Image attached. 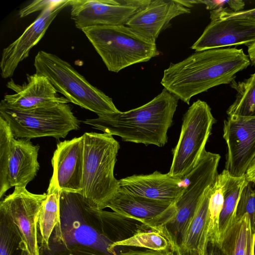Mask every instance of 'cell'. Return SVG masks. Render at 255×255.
<instances>
[{
    "instance_id": "20",
    "label": "cell",
    "mask_w": 255,
    "mask_h": 255,
    "mask_svg": "<svg viewBox=\"0 0 255 255\" xmlns=\"http://www.w3.org/2000/svg\"><path fill=\"white\" fill-rule=\"evenodd\" d=\"M190 12V8L185 6L181 0H150L148 4L135 14L126 26L155 43L159 34L169 26L173 18Z\"/></svg>"
},
{
    "instance_id": "7",
    "label": "cell",
    "mask_w": 255,
    "mask_h": 255,
    "mask_svg": "<svg viewBox=\"0 0 255 255\" xmlns=\"http://www.w3.org/2000/svg\"><path fill=\"white\" fill-rule=\"evenodd\" d=\"M0 117L7 123L16 138L50 136L59 139L80 128V121L68 103L22 110L10 107L1 101Z\"/></svg>"
},
{
    "instance_id": "30",
    "label": "cell",
    "mask_w": 255,
    "mask_h": 255,
    "mask_svg": "<svg viewBox=\"0 0 255 255\" xmlns=\"http://www.w3.org/2000/svg\"><path fill=\"white\" fill-rule=\"evenodd\" d=\"M240 18L248 19L255 22V8L246 10L234 11L228 7L210 11L211 21L217 19Z\"/></svg>"
},
{
    "instance_id": "22",
    "label": "cell",
    "mask_w": 255,
    "mask_h": 255,
    "mask_svg": "<svg viewBox=\"0 0 255 255\" xmlns=\"http://www.w3.org/2000/svg\"><path fill=\"white\" fill-rule=\"evenodd\" d=\"M60 190L51 178L47 197L41 208L37 223L39 249L46 248L50 236L60 220Z\"/></svg>"
},
{
    "instance_id": "11",
    "label": "cell",
    "mask_w": 255,
    "mask_h": 255,
    "mask_svg": "<svg viewBox=\"0 0 255 255\" xmlns=\"http://www.w3.org/2000/svg\"><path fill=\"white\" fill-rule=\"evenodd\" d=\"M150 0H71V18L81 30L97 25H126Z\"/></svg>"
},
{
    "instance_id": "5",
    "label": "cell",
    "mask_w": 255,
    "mask_h": 255,
    "mask_svg": "<svg viewBox=\"0 0 255 255\" xmlns=\"http://www.w3.org/2000/svg\"><path fill=\"white\" fill-rule=\"evenodd\" d=\"M34 66L36 73L45 76L56 90L74 104L98 116L120 112L111 98L90 84L70 63L58 56L39 51Z\"/></svg>"
},
{
    "instance_id": "16",
    "label": "cell",
    "mask_w": 255,
    "mask_h": 255,
    "mask_svg": "<svg viewBox=\"0 0 255 255\" xmlns=\"http://www.w3.org/2000/svg\"><path fill=\"white\" fill-rule=\"evenodd\" d=\"M255 42V22L240 18L212 20L191 48L195 51Z\"/></svg>"
},
{
    "instance_id": "29",
    "label": "cell",
    "mask_w": 255,
    "mask_h": 255,
    "mask_svg": "<svg viewBox=\"0 0 255 255\" xmlns=\"http://www.w3.org/2000/svg\"><path fill=\"white\" fill-rule=\"evenodd\" d=\"M251 183L248 182L242 191L237 207L236 218L247 214L252 230L255 233V189Z\"/></svg>"
},
{
    "instance_id": "37",
    "label": "cell",
    "mask_w": 255,
    "mask_h": 255,
    "mask_svg": "<svg viewBox=\"0 0 255 255\" xmlns=\"http://www.w3.org/2000/svg\"><path fill=\"white\" fill-rule=\"evenodd\" d=\"M252 64L255 67V60Z\"/></svg>"
},
{
    "instance_id": "10",
    "label": "cell",
    "mask_w": 255,
    "mask_h": 255,
    "mask_svg": "<svg viewBox=\"0 0 255 255\" xmlns=\"http://www.w3.org/2000/svg\"><path fill=\"white\" fill-rule=\"evenodd\" d=\"M215 179V175L211 170L201 166L196 167L186 176L185 189L175 204L174 215L157 230L168 241L174 253L182 245L205 192Z\"/></svg>"
},
{
    "instance_id": "13",
    "label": "cell",
    "mask_w": 255,
    "mask_h": 255,
    "mask_svg": "<svg viewBox=\"0 0 255 255\" xmlns=\"http://www.w3.org/2000/svg\"><path fill=\"white\" fill-rule=\"evenodd\" d=\"M223 138L227 146L225 169L233 176L245 175L255 156V116H228Z\"/></svg>"
},
{
    "instance_id": "26",
    "label": "cell",
    "mask_w": 255,
    "mask_h": 255,
    "mask_svg": "<svg viewBox=\"0 0 255 255\" xmlns=\"http://www.w3.org/2000/svg\"><path fill=\"white\" fill-rule=\"evenodd\" d=\"M231 87L237 91L235 101L227 111L228 116H255V72L241 82L234 80Z\"/></svg>"
},
{
    "instance_id": "18",
    "label": "cell",
    "mask_w": 255,
    "mask_h": 255,
    "mask_svg": "<svg viewBox=\"0 0 255 255\" xmlns=\"http://www.w3.org/2000/svg\"><path fill=\"white\" fill-rule=\"evenodd\" d=\"M119 188L147 198L175 204L183 193V178L155 171L146 175H133L119 180Z\"/></svg>"
},
{
    "instance_id": "35",
    "label": "cell",
    "mask_w": 255,
    "mask_h": 255,
    "mask_svg": "<svg viewBox=\"0 0 255 255\" xmlns=\"http://www.w3.org/2000/svg\"><path fill=\"white\" fill-rule=\"evenodd\" d=\"M246 176L250 182L255 184V156L247 170Z\"/></svg>"
},
{
    "instance_id": "9",
    "label": "cell",
    "mask_w": 255,
    "mask_h": 255,
    "mask_svg": "<svg viewBox=\"0 0 255 255\" xmlns=\"http://www.w3.org/2000/svg\"><path fill=\"white\" fill-rule=\"evenodd\" d=\"M39 146L30 139L16 138L0 117V198L11 187H26L36 176L40 165Z\"/></svg>"
},
{
    "instance_id": "27",
    "label": "cell",
    "mask_w": 255,
    "mask_h": 255,
    "mask_svg": "<svg viewBox=\"0 0 255 255\" xmlns=\"http://www.w3.org/2000/svg\"><path fill=\"white\" fill-rule=\"evenodd\" d=\"M0 255H21L26 249L17 228L1 211H0Z\"/></svg>"
},
{
    "instance_id": "33",
    "label": "cell",
    "mask_w": 255,
    "mask_h": 255,
    "mask_svg": "<svg viewBox=\"0 0 255 255\" xmlns=\"http://www.w3.org/2000/svg\"><path fill=\"white\" fill-rule=\"evenodd\" d=\"M204 255H227L217 242H209Z\"/></svg>"
},
{
    "instance_id": "1",
    "label": "cell",
    "mask_w": 255,
    "mask_h": 255,
    "mask_svg": "<svg viewBox=\"0 0 255 255\" xmlns=\"http://www.w3.org/2000/svg\"><path fill=\"white\" fill-rule=\"evenodd\" d=\"M60 220L39 255H115L106 211L90 207L78 193L60 191Z\"/></svg>"
},
{
    "instance_id": "36",
    "label": "cell",
    "mask_w": 255,
    "mask_h": 255,
    "mask_svg": "<svg viewBox=\"0 0 255 255\" xmlns=\"http://www.w3.org/2000/svg\"><path fill=\"white\" fill-rule=\"evenodd\" d=\"M248 47V56L252 64L255 60V42Z\"/></svg>"
},
{
    "instance_id": "15",
    "label": "cell",
    "mask_w": 255,
    "mask_h": 255,
    "mask_svg": "<svg viewBox=\"0 0 255 255\" xmlns=\"http://www.w3.org/2000/svg\"><path fill=\"white\" fill-rule=\"evenodd\" d=\"M107 207L139 221L150 230L156 231L166 223L176 212L175 204L133 194L120 188Z\"/></svg>"
},
{
    "instance_id": "34",
    "label": "cell",
    "mask_w": 255,
    "mask_h": 255,
    "mask_svg": "<svg viewBox=\"0 0 255 255\" xmlns=\"http://www.w3.org/2000/svg\"><path fill=\"white\" fill-rule=\"evenodd\" d=\"M176 255H204V253L197 249H192L181 246L175 252Z\"/></svg>"
},
{
    "instance_id": "12",
    "label": "cell",
    "mask_w": 255,
    "mask_h": 255,
    "mask_svg": "<svg viewBox=\"0 0 255 255\" xmlns=\"http://www.w3.org/2000/svg\"><path fill=\"white\" fill-rule=\"evenodd\" d=\"M47 193L36 194L26 187L14 191L0 202V211L5 213L17 228L29 255H39L37 223Z\"/></svg>"
},
{
    "instance_id": "28",
    "label": "cell",
    "mask_w": 255,
    "mask_h": 255,
    "mask_svg": "<svg viewBox=\"0 0 255 255\" xmlns=\"http://www.w3.org/2000/svg\"><path fill=\"white\" fill-rule=\"evenodd\" d=\"M120 246L139 247L157 251L171 250V245L165 237L159 232L151 230L139 232L125 240L115 243L112 245V248L116 250V248Z\"/></svg>"
},
{
    "instance_id": "31",
    "label": "cell",
    "mask_w": 255,
    "mask_h": 255,
    "mask_svg": "<svg viewBox=\"0 0 255 255\" xmlns=\"http://www.w3.org/2000/svg\"><path fill=\"white\" fill-rule=\"evenodd\" d=\"M60 0H36L27 5L19 12L20 18L25 17L36 11L41 12L45 9L58 4Z\"/></svg>"
},
{
    "instance_id": "8",
    "label": "cell",
    "mask_w": 255,
    "mask_h": 255,
    "mask_svg": "<svg viewBox=\"0 0 255 255\" xmlns=\"http://www.w3.org/2000/svg\"><path fill=\"white\" fill-rule=\"evenodd\" d=\"M216 121L206 102L198 100L189 107L183 115L179 138L172 151L170 175L182 178L196 167Z\"/></svg>"
},
{
    "instance_id": "4",
    "label": "cell",
    "mask_w": 255,
    "mask_h": 255,
    "mask_svg": "<svg viewBox=\"0 0 255 255\" xmlns=\"http://www.w3.org/2000/svg\"><path fill=\"white\" fill-rule=\"evenodd\" d=\"M82 195L91 208L103 210L119 189L114 176L119 142L105 133L85 132Z\"/></svg>"
},
{
    "instance_id": "6",
    "label": "cell",
    "mask_w": 255,
    "mask_h": 255,
    "mask_svg": "<svg viewBox=\"0 0 255 255\" xmlns=\"http://www.w3.org/2000/svg\"><path fill=\"white\" fill-rule=\"evenodd\" d=\"M82 31L111 72L118 73L159 54L155 43L126 25H97Z\"/></svg>"
},
{
    "instance_id": "2",
    "label": "cell",
    "mask_w": 255,
    "mask_h": 255,
    "mask_svg": "<svg viewBox=\"0 0 255 255\" xmlns=\"http://www.w3.org/2000/svg\"><path fill=\"white\" fill-rule=\"evenodd\" d=\"M251 64L242 49L221 48L195 53L164 70L161 84L189 105L191 98L222 84H230L237 73Z\"/></svg>"
},
{
    "instance_id": "32",
    "label": "cell",
    "mask_w": 255,
    "mask_h": 255,
    "mask_svg": "<svg viewBox=\"0 0 255 255\" xmlns=\"http://www.w3.org/2000/svg\"><path fill=\"white\" fill-rule=\"evenodd\" d=\"M174 253L171 250L163 251H152L148 249L145 250L121 251L115 255H175Z\"/></svg>"
},
{
    "instance_id": "19",
    "label": "cell",
    "mask_w": 255,
    "mask_h": 255,
    "mask_svg": "<svg viewBox=\"0 0 255 255\" xmlns=\"http://www.w3.org/2000/svg\"><path fill=\"white\" fill-rule=\"evenodd\" d=\"M27 82L19 85L11 79L6 87L14 92L5 95L1 101L8 106L22 110L34 109L57 103H68L63 97H59L57 91L44 76L35 73L27 75Z\"/></svg>"
},
{
    "instance_id": "14",
    "label": "cell",
    "mask_w": 255,
    "mask_h": 255,
    "mask_svg": "<svg viewBox=\"0 0 255 255\" xmlns=\"http://www.w3.org/2000/svg\"><path fill=\"white\" fill-rule=\"evenodd\" d=\"M71 0H60L57 4L42 11L35 20L14 41L4 48L0 62V74L6 79L11 77L18 64L26 58L30 50L44 35L49 25Z\"/></svg>"
},
{
    "instance_id": "25",
    "label": "cell",
    "mask_w": 255,
    "mask_h": 255,
    "mask_svg": "<svg viewBox=\"0 0 255 255\" xmlns=\"http://www.w3.org/2000/svg\"><path fill=\"white\" fill-rule=\"evenodd\" d=\"M228 171L218 174L210 187L207 237L209 242L219 241V219L224 203V186Z\"/></svg>"
},
{
    "instance_id": "24",
    "label": "cell",
    "mask_w": 255,
    "mask_h": 255,
    "mask_svg": "<svg viewBox=\"0 0 255 255\" xmlns=\"http://www.w3.org/2000/svg\"><path fill=\"white\" fill-rule=\"evenodd\" d=\"M248 182L246 175L236 177L228 173L224 186L223 206L219 219L220 238L234 222L241 193Z\"/></svg>"
},
{
    "instance_id": "21",
    "label": "cell",
    "mask_w": 255,
    "mask_h": 255,
    "mask_svg": "<svg viewBox=\"0 0 255 255\" xmlns=\"http://www.w3.org/2000/svg\"><path fill=\"white\" fill-rule=\"evenodd\" d=\"M218 243L227 255H255V233L248 216L236 218Z\"/></svg>"
},
{
    "instance_id": "23",
    "label": "cell",
    "mask_w": 255,
    "mask_h": 255,
    "mask_svg": "<svg viewBox=\"0 0 255 255\" xmlns=\"http://www.w3.org/2000/svg\"><path fill=\"white\" fill-rule=\"evenodd\" d=\"M210 186L205 192L188 227L184 241L181 246L188 249L199 250L204 253L208 243L207 231Z\"/></svg>"
},
{
    "instance_id": "17",
    "label": "cell",
    "mask_w": 255,
    "mask_h": 255,
    "mask_svg": "<svg viewBox=\"0 0 255 255\" xmlns=\"http://www.w3.org/2000/svg\"><path fill=\"white\" fill-rule=\"evenodd\" d=\"M84 139L83 135L57 144L51 163V179L60 191L82 194Z\"/></svg>"
},
{
    "instance_id": "3",
    "label": "cell",
    "mask_w": 255,
    "mask_h": 255,
    "mask_svg": "<svg viewBox=\"0 0 255 255\" xmlns=\"http://www.w3.org/2000/svg\"><path fill=\"white\" fill-rule=\"evenodd\" d=\"M178 99L164 88L146 104L129 111L98 116L83 123L123 141L164 146L178 106Z\"/></svg>"
}]
</instances>
